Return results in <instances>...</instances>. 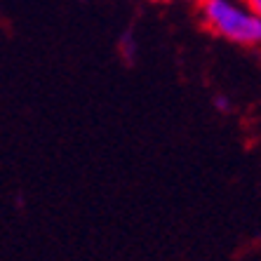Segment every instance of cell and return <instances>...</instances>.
I'll use <instances>...</instances> for the list:
<instances>
[{"instance_id": "obj_1", "label": "cell", "mask_w": 261, "mask_h": 261, "mask_svg": "<svg viewBox=\"0 0 261 261\" xmlns=\"http://www.w3.org/2000/svg\"><path fill=\"white\" fill-rule=\"evenodd\" d=\"M205 31L238 47H261V17L245 0H195Z\"/></svg>"}, {"instance_id": "obj_5", "label": "cell", "mask_w": 261, "mask_h": 261, "mask_svg": "<svg viewBox=\"0 0 261 261\" xmlns=\"http://www.w3.org/2000/svg\"><path fill=\"white\" fill-rule=\"evenodd\" d=\"M153 3H167V0H153Z\"/></svg>"}, {"instance_id": "obj_3", "label": "cell", "mask_w": 261, "mask_h": 261, "mask_svg": "<svg viewBox=\"0 0 261 261\" xmlns=\"http://www.w3.org/2000/svg\"><path fill=\"white\" fill-rule=\"evenodd\" d=\"M214 109L221 111V113H224V111L228 113V111H231V101H228L226 97H217V99H214Z\"/></svg>"}, {"instance_id": "obj_4", "label": "cell", "mask_w": 261, "mask_h": 261, "mask_svg": "<svg viewBox=\"0 0 261 261\" xmlns=\"http://www.w3.org/2000/svg\"><path fill=\"white\" fill-rule=\"evenodd\" d=\"M245 3H247V7L252 12H256L261 17V0H245Z\"/></svg>"}, {"instance_id": "obj_2", "label": "cell", "mask_w": 261, "mask_h": 261, "mask_svg": "<svg viewBox=\"0 0 261 261\" xmlns=\"http://www.w3.org/2000/svg\"><path fill=\"white\" fill-rule=\"evenodd\" d=\"M118 52H120L125 64H134L137 61V57H139V40H137L132 29H125L120 33V38H118Z\"/></svg>"}]
</instances>
